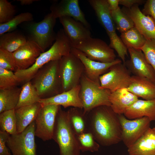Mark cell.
I'll list each match as a JSON object with an SVG mask.
<instances>
[{
  "mask_svg": "<svg viewBox=\"0 0 155 155\" xmlns=\"http://www.w3.org/2000/svg\"><path fill=\"white\" fill-rule=\"evenodd\" d=\"M86 115L88 130L99 144L109 146L122 141V129L118 115L110 106L97 107Z\"/></svg>",
  "mask_w": 155,
  "mask_h": 155,
  "instance_id": "6da1fadb",
  "label": "cell"
},
{
  "mask_svg": "<svg viewBox=\"0 0 155 155\" xmlns=\"http://www.w3.org/2000/svg\"><path fill=\"white\" fill-rule=\"evenodd\" d=\"M52 139L58 145L60 155H80L79 145L68 111L63 110L61 106L57 115Z\"/></svg>",
  "mask_w": 155,
  "mask_h": 155,
  "instance_id": "7a4b0ae2",
  "label": "cell"
},
{
  "mask_svg": "<svg viewBox=\"0 0 155 155\" xmlns=\"http://www.w3.org/2000/svg\"><path fill=\"white\" fill-rule=\"evenodd\" d=\"M59 60L50 61L40 69L30 80L40 98L63 92L59 75Z\"/></svg>",
  "mask_w": 155,
  "mask_h": 155,
  "instance_id": "3957f363",
  "label": "cell"
},
{
  "mask_svg": "<svg viewBox=\"0 0 155 155\" xmlns=\"http://www.w3.org/2000/svg\"><path fill=\"white\" fill-rule=\"evenodd\" d=\"M72 46L63 29L56 33L54 43L48 50L42 53L35 63L28 68L20 71V75L26 81H30L44 65L52 61L59 60L71 52Z\"/></svg>",
  "mask_w": 155,
  "mask_h": 155,
  "instance_id": "277c9868",
  "label": "cell"
},
{
  "mask_svg": "<svg viewBox=\"0 0 155 155\" xmlns=\"http://www.w3.org/2000/svg\"><path fill=\"white\" fill-rule=\"evenodd\" d=\"M80 85L79 96L85 114L86 115L99 106H110L109 97L111 92L110 90L101 88L100 84L91 80L84 73L80 79Z\"/></svg>",
  "mask_w": 155,
  "mask_h": 155,
  "instance_id": "5b68a950",
  "label": "cell"
},
{
  "mask_svg": "<svg viewBox=\"0 0 155 155\" xmlns=\"http://www.w3.org/2000/svg\"><path fill=\"white\" fill-rule=\"evenodd\" d=\"M84 70L81 60L71 52L61 58L59 60V71L63 92L80 84Z\"/></svg>",
  "mask_w": 155,
  "mask_h": 155,
  "instance_id": "8992f818",
  "label": "cell"
},
{
  "mask_svg": "<svg viewBox=\"0 0 155 155\" xmlns=\"http://www.w3.org/2000/svg\"><path fill=\"white\" fill-rule=\"evenodd\" d=\"M56 19L51 12L46 15L41 21L32 23L29 26L28 40L35 42L42 53L45 52L55 40L56 34L54 28Z\"/></svg>",
  "mask_w": 155,
  "mask_h": 155,
  "instance_id": "52a82bcc",
  "label": "cell"
},
{
  "mask_svg": "<svg viewBox=\"0 0 155 155\" xmlns=\"http://www.w3.org/2000/svg\"><path fill=\"white\" fill-rule=\"evenodd\" d=\"M72 47L81 51L88 58L93 60L108 63L116 59L113 49L99 38L91 37Z\"/></svg>",
  "mask_w": 155,
  "mask_h": 155,
  "instance_id": "ba28073f",
  "label": "cell"
},
{
  "mask_svg": "<svg viewBox=\"0 0 155 155\" xmlns=\"http://www.w3.org/2000/svg\"><path fill=\"white\" fill-rule=\"evenodd\" d=\"M35 121L21 132L10 135L6 142L12 155H37Z\"/></svg>",
  "mask_w": 155,
  "mask_h": 155,
  "instance_id": "9c48e42d",
  "label": "cell"
},
{
  "mask_svg": "<svg viewBox=\"0 0 155 155\" xmlns=\"http://www.w3.org/2000/svg\"><path fill=\"white\" fill-rule=\"evenodd\" d=\"M130 73L122 62L115 64L107 72L100 76V87L108 90L111 92L120 89L127 88L130 82Z\"/></svg>",
  "mask_w": 155,
  "mask_h": 155,
  "instance_id": "30bf717a",
  "label": "cell"
},
{
  "mask_svg": "<svg viewBox=\"0 0 155 155\" xmlns=\"http://www.w3.org/2000/svg\"><path fill=\"white\" fill-rule=\"evenodd\" d=\"M60 106L51 104L42 106L35 120V136L44 141L53 139L56 118Z\"/></svg>",
  "mask_w": 155,
  "mask_h": 155,
  "instance_id": "8fae6325",
  "label": "cell"
},
{
  "mask_svg": "<svg viewBox=\"0 0 155 155\" xmlns=\"http://www.w3.org/2000/svg\"><path fill=\"white\" fill-rule=\"evenodd\" d=\"M118 115L122 129V141L127 148L135 143L150 127L151 121L147 117L129 119L123 115Z\"/></svg>",
  "mask_w": 155,
  "mask_h": 155,
  "instance_id": "7c38bea8",
  "label": "cell"
},
{
  "mask_svg": "<svg viewBox=\"0 0 155 155\" xmlns=\"http://www.w3.org/2000/svg\"><path fill=\"white\" fill-rule=\"evenodd\" d=\"M128 51L130 59L124 64L130 73L134 75L147 78L155 83V71L142 50L128 48Z\"/></svg>",
  "mask_w": 155,
  "mask_h": 155,
  "instance_id": "4fadbf2b",
  "label": "cell"
},
{
  "mask_svg": "<svg viewBox=\"0 0 155 155\" xmlns=\"http://www.w3.org/2000/svg\"><path fill=\"white\" fill-rule=\"evenodd\" d=\"M71 52L81 60L84 66V73L91 80L100 84V76L107 72L113 65L122 62L120 59H116L114 61L108 63H102L91 60L88 58L82 52L72 47Z\"/></svg>",
  "mask_w": 155,
  "mask_h": 155,
  "instance_id": "5bb4252c",
  "label": "cell"
},
{
  "mask_svg": "<svg viewBox=\"0 0 155 155\" xmlns=\"http://www.w3.org/2000/svg\"><path fill=\"white\" fill-rule=\"evenodd\" d=\"M135 4L130 8L122 7V11L133 21L134 26L147 39H155V22L150 16L142 13Z\"/></svg>",
  "mask_w": 155,
  "mask_h": 155,
  "instance_id": "9a60e30c",
  "label": "cell"
},
{
  "mask_svg": "<svg viewBox=\"0 0 155 155\" xmlns=\"http://www.w3.org/2000/svg\"><path fill=\"white\" fill-rule=\"evenodd\" d=\"M51 13L56 18L64 16L71 17L90 29V26L81 9L78 0H62L52 3L50 7Z\"/></svg>",
  "mask_w": 155,
  "mask_h": 155,
  "instance_id": "2e32d148",
  "label": "cell"
},
{
  "mask_svg": "<svg viewBox=\"0 0 155 155\" xmlns=\"http://www.w3.org/2000/svg\"><path fill=\"white\" fill-rule=\"evenodd\" d=\"M42 53L38 46L34 42H27L13 53L16 69H27L32 65Z\"/></svg>",
  "mask_w": 155,
  "mask_h": 155,
  "instance_id": "e0dca14e",
  "label": "cell"
},
{
  "mask_svg": "<svg viewBox=\"0 0 155 155\" xmlns=\"http://www.w3.org/2000/svg\"><path fill=\"white\" fill-rule=\"evenodd\" d=\"M59 19L72 47L91 37L89 29L81 22L68 16L62 17Z\"/></svg>",
  "mask_w": 155,
  "mask_h": 155,
  "instance_id": "ac0fdd59",
  "label": "cell"
},
{
  "mask_svg": "<svg viewBox=\"0 0 155 155\" xmlns=\"http://www.w3.org/2000/svg\"><path fill=\"white\" fill-rule=\"evenodd\" d=\"M80 84L72 89L55 96L46 98H41L39 102L42 106L51 104L62 106L64 108L69 106L83 109V105L80 99L79 93Z\"/></svg>",
  "mask_w": 155,
  "mask_h": 155,
  "instance_id": "d6986e66",
  "label": "cell"
},
{
  "mask_svg": "<svg viewBox=\"0 0 155 155\" xmlns=\"http://www.w3.org/2000/svg\"><path fill=\"white\" fill-rule=\"evenodd\" d=\"M127 152L129 155H155V128L148 129Z\"/></svg>",
  "mask_w": 155,
  "mask_h": 155,
  "instance_id": "ffe728a7",
  "label": "cell"
},
{
  "mask_svg": "<svg viewBox=\"0 0 155 155\" xmlns=\"http://www.w3.org/2000/svg\"><path fill=\"white\" fill-rule=\"evenodd\" d=\"M127 90L138 98L145 100L155 99V83L144 77L131 76Z\"/></svg>",
  "mask_w": 155,
  "mask_h": 155,
  "instance_id": "44dd1931",
  "label": "cell"
},
{
  "mask_svg": "<svg viewBox=\"0 0 155 155\" xmlns=\"http://www.w3.org/2000/svg\"><path fill=\"white\" fill-rule=\"evenodd\" d=\"M138 98L126 88L118 89L111 92L109 97L110 106L118 115H123Z\"/></svg>",
  "mask_w": 155,
  "mask_h": 155,
  "instance_id": "7402d4cb",
  "label": "cell"
},
{
  "mask_svg": "<svg viewBox=\"0 0 155 155\" xmlns=\"http://www.w3.org/2000/svg\"><path fill=\"white\" fill-rule=\"evenodd\" d=\"M123 115L129 119L147 117L151 121H155V99L148 100L138 99Z\"/></svg>",
  "mask_w": 155,
  "mask_h": 155,
  "instance_id": "603a6c76",
  "label": "cell"
},
{
  "mask_svg": "<svg viewBox=\"0 0 155 155\" xmlns=\"http://www.w3.org/2000/svg\"><path fill=\"white\" fill-rule=\"evenodd\" d=\"M42 106L38 102L15 109L17 133L24 130L36 119Z\"/></svg>",
  "mask_w": 155,
  "mask_h": 155,
  "instance_id": "cb8c5ba5",
  "label": "cell"
},
{
  "mask_svg": "<svg viewBox=\"0 0 155 155\" xmlns=\"http://www.w3.org/2000/svg\"><path fill=\"white\" fill-rule=\"evenodd\" d=\"M28 40L22 33L13 31L0 35V49L13 53Z\"/></svg>",
  "mask_w": 155,
  "mask_h": 155,
  "instance_id": "d4e9b609",
  "label": "cell"
},
{
  "mask_svg": "<svg viewBox=\"0 0 155 155\" xmlns=\"http://www.w3.org/2000/svg\"><path fill=\"white\" fill-rule=\"evenodd\" d=\"M22 88L17 86L0 90V113L15 109L18 102Z\"/></svg>",
  "mask_w": 155,
  "mask_h": 155,
  "instance_id": "484cf974",
  "label": "cell"
},
{
  "mask_svg": "<svg viewBox=\"0 0 155 155\" xmlns=\"http://www.w3.org/2000/svg\"><path fill=\"white\" fill-rule=\"evenodd\" d=\"M71 126L76 135L87 131L86 128V115L82 109L73 107L68 111Z\"/></svg>",
  "mask_w": 155,
  "mask_h": 155,
  "instance_id": "4316f807",
  "label": "cell"
},
{
  "mask_svg": "<svg viewBox=\"0 0 155 155\" xmlns=\"http://www.w3.org/2000/svg\"><path fill=\"white\" fill-rule=\"evenodd\" d=\"M21 88L19 102L15 109L39 102L41 98L30 81L23 84Z\"/></svg>",
  "mask_w": 155,
  "mask_h": 155,
  "instance_id": "83f0119b",
  "label": "cell"
},
{
  "mask_svg": "<svg viewBox=\"0 0 155 155\" xmlns=\"http://www.w3.org/2000/svg\"><path fill=\"white\" fill-rule=\"evenodd\" d=\"M120 38L127 49H140L146 40L135 26L121 33Z\"/></svg>",
  "mask_w": 155,
  "mask_h": 155,
  "instance_id": "f1b7e54d",
  "label": "cell"
},
{
  "mask_svg": "<svg viewBox=\"0 0 155 155\" xmlns=\"http://www.w3.org/2000/svg\"><path fill=\"white\" fill-rule=\"evenodd\" d=\"M0 131L5 132L10 135L17 133L15 109L0 113Z\"/></svg>",
  "mask_w": 155,
  "mask_h": 155,
  "instance_id": "f546056e",
  "label": "cell"
},
{
  "mask_svg": "<svg viewBox=\"0 0 155 155\" xmlns=\"http://www.w3.org/2000/svg\"><path fill=\"white\" fill-rule=\"evenodd\" d=\"M111 13L116 29L121 34L134 27L133 21L122 11L120 7L116 10L111 11Z\"/></svg>",
  "mask_w": 155,
  "mask_h": 155,
  "instance_id": "4dcf8cb0",
  "label": "cell"
},
{
  "mask_svg": "<svg viewBox=\"0 0 155 155\" xmlns=\"http://www.w3.org/2000/svg\"><path fill=\"white\" fill-rule=\"evenodd\" d=\"M33 20L32 14L29 12L22 13L15 16L8 22L0 24V35L13 31L17 26L22 23L30 22Z\"/></svg>",
  "mask_w": 155,
  "mask_h": 155,
  "instance_id": "1f68e13d",
  "label": "cell"
},
{
  "mask_svg": "<svg viewBox=\"0 0 155 155\" xmlns=\"http://www.w3.org/2000/svg\"><path fill=\"white\" fill-rule=\"evenodd\" d=\"M81 151L94 152L98 151L99 144L96 141L92 133L87 131L77 135Z\"/></svg>",
  "mask_w": 155,
  "mask_h": 155,
  "instance_id": "d6a6232c",
  "label": "cell"
},
{
  "mask_svg": "<svg viewBox=\"0 0 155 155\" xmlns=\"http://www.w3.org/2000/svg\"><path fill=\"white\" fill-rule=\"evenodd\" d=\"M21 83L13 71L0 68V90L17 86Z\"/></svg>",
  "mask_w": 155,
  "mask_h": 155,
  "instance_id": "836d02e7",
  "label": "cell"
},
{
  "mask_svg": "<svg viewBox=\"0 0 155 155\" xmlns=\"http://www.w3.org/2000/svg\"><path fill=\"white\" fill-rule=\"evenodd\" d=\"M15 6L7 0H0V24L6 23L15 16Z\"/></svg>",
  "mask_w": 155,
  "mask_h": 155,
  "instance_id": "e575fe53",
  "label": "cell"
},
{
  "mask_svg": "<svg viewBox=\"0 0 155 155\" xmlns=\"http://www.w3.org/2000/svg\"><path fill=\"white\" fill-rule=\"evenodd\" d=\"M140 49L155 71V39H147L144 44Z\"/></svg>",
  "mask_w": 155,
  "mask_h": 155,
  "instance_id": "d590c367",
  "label": "cell"
},
{
  "mask_svg": "<svg viewBox=\"0 0 155 155\" xmlns=\"http://www.w3.org/2000/svg\"><path fill=\"white\" fill-rule=\"evenodd\" d=\"M0 68L11 71L16 70L12 53L0 49Z\"/></svg>",
  "mask_w": 155,
  "mask_h": 155,
  "instance_id": "8d00e7d4",
  "label": "cell"
},
{
  "mask_svg": "<svg viewBox=\"0 0 155 155\" xmlns=\"http://www.w3.org/2000/svg\"><path fill=\"white\" fill-rule=\"evenodd\" d=\"M144 4L142 12L145 15L151 16L155 22V0H147Z\"/></svg>",
  "mask_w": 155,
  "mask_h": 155,
  "instance_id": "74e56055",
  "label": "cell"
},
{
  "mask_svg": "<svg viewBox=\"0 0 155 155\" xmlns=\"http://www.w3.org/2000/svg\"><path fill=\"white\" fill-rule=\"evenodd\" d=\"M10 135L5 132L0 131V155H11L6 146Z\"/></svg>",
  "mask_w": 155,
  "mask_h": 155,
  "instance_id": "f35d334b",
  "label": "cell"
},
{
  "mask_svg": "<svg viewBox=\"0 0 155 155\" xmlns=\"http://www.w3.org/2000/svg\"><path fill=\"white\" fill-rule=\"evenodd\" d=\"M146 1L144 0H120L119 4L125 7L130 8L135 4L141 5L144 4Z\"/></svg>",
  "mask_w": 155,
  "mask_h": 155,
  "instance_id": "ab89813d",
  "label": "cell"
},
{
  "mask_svg": "<svg viewBox=\"0 0 155 155\" xmlns=\"http://www.w3.org/2000/svg\"><path fill=\"white\" fill-rule=\"evenodd\" d=\"M107 1L111 11L116 10L119 7V5L120 0H107Z\"/></svg>",
  "mask_w": 155,
  "mask_h": 155,
  "instance_id": "60d3db41",
  "label": "cell"
},
{
  "mask_svg": "<svg viewBox=\"0 0 155 155\" xmlns=\"http://www.w3.org/2000/svg\"><path fill=\"white\" fill-rule=\"evenodd\" d=\"M20 2V4L22 5H29L31 4L34 2L38 1V0H18Z\"/></svg>",
  "mask_w": 155,
  "mask_h": 155,
  "instance_id": "b9f144b4",
  "label": "cell"
}]
</instances>
